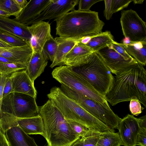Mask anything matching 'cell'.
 Segmentation results:
<instances>
[{"instance_id":"37","label":"cell","mask_w":146,"mask_h":146,"mask_svg":"<svg viewBox=\"0 0 146 146\" xmlns=\"http://www.w3.org/2000/svg\"><path fill=\"white\" fill-rule=\"evenodd\" d=\"M104 1L105 5L104 15L106 19L109 20L111 19L113 15L111 6L112 0H105Z\"/></svg>"},{"instance_id":"10","label":"cell","mask_w":146,"mask_h":146,"mask_svg":"<svg viewBox=\"0 0 146 146\" xmlns=\"http://www.w3.org/2000/svg\"><path fill=\"white\" fill-rule=\"evenodd\" d=\"M120 22L123 35L133 43L146 42V23L132 9L121 11Z\"/></svg>"},{"instance_id":"21","label":"cell","mask_w":146,"mask_h":146,"mask_svg":"<svg viewBox=\"0 0 146 146\" xmlns=\"http://www.w3.org/2000/svg\"><path fill=\"white\" fill-rule=\"evenodd\" d=\"M54 38L57 43V47L54 59L50 66L51 68L56 66L64 65V62L66 56L79 42L78 40L59 37Z\"/></svg>"},{"instance_id":"13","label":"cell","mask_w":146,"mask_h":146,"mask_svg":"<svg viewBox=\"0 0 146 146\" xmlns=\"http://www.w3.org/2000/svg\"><path fill=\"white\" fill-rule=\"evenodd\" d=\"M117 129L123 145L136 146L138 134L140 130L138 119L128 114L121 119Z\"/></svg>"},{"instance_id":"12","label":"cell","mask_w":146,"mask_h":146,"mask_svg":"<svg viewBox=\"0 0 146 146\" xmlns=\"http://www.w3.org/2000/svg\"><path fill=\"white\" fill-rule=\"evenodd\" d=\"M96 52L111 73L115 75L127 67L138 63L134 58L126 59L115 50L107 46Z\"/></svg>"},{"instance_id":"33","label":"cell","mask_w":146,"mask_h":146,"mask_svg":"<svg viewBox=\"0 0 146 146\" xmlns=\"http://www.w3.org/2000/svg\"><path fill=\"white\" fill-rule=\"evenodd\" d=\"M107 46L110 48L115 50L126 60H131L134 58L127 52L124 48L118 44V43L114 40Z\"/></svg>"},{"instance_id":"39","label":"cell","mask_w":146,"mask_h":146,"mask_svg":"<svg viewBox=\"0 0 146 146\" xmlns=\"http://www.w3.org/2000/svg\"><path fill=\"white\" fill-rule=\"evenodd\" d=\"M7 77L0 74V114L1 112V107L3 98V88L6 79Z\"/></svg>"},{"instance_id":"26","label":"cell","mask_w":146,"mask_h":146,"mask_svg":"<svg viewBox=\"0 0 146 146\" xmlns=\"http://www.w3.org/2000/svg\"><path fill=\"white\" fill-rule=\"evenodd\" d=\"M101 132L95 130L89 129L84 136L80 137L74 143L72 146H95L100 136Z\"/></svg>"},{"instance_id":"7","label":"cell","mask_w":146,"mask_h":146,"mask_svg":"<svg viewBox=\"0 0 146 146\" xmlns=\"http://www.w3.org/2000/svg\"><path fill=\"white\" fill-rule=\"evenodd\" d=\"M60 88L67 96L110 128L117 129L121 119L115 114L110 108L105 107L64 85H61Z\"/></svg>"},{"instance_id":"18","label":"cell","mask_w":146,"mask_h":146,"mask_svg":"<svg viewBox=\"0 0 146 146\" xmlns=\"http://www.w3.org/2000/svg\"><path fill=\"white\" fill-rule=\"evenodd\" d=\"M94 52L89 47L79 41L66 56L64 65L72 67L79 66L84 63L89 55Z\"/></svg>"},{"instance_id":"5","label":"cell","mask_w":146,"mask_h":146,"mask_svg":"<svg viewBox=\"0 0 146 146\" xmlns=\"http://www.w3.org/2000/svg\"><path fill=\"white\" fill-rule=\"evenodd\" d=\"M72 67L96 91L105 96L111 84L114 76L96 51L90 54L82 64Z\"/></svg>"},{"instance_id":"14","label":"cell","mask_w":146,"mask_h":146,"mask_svg":"<svg viewBox=\"0 0 146 146\" xmlns=\"http://www.w3.org/2000/svg\"><path fill=\"white\" fill-rule=\"evenodd\" d=\"M27 28L31 35L30 42L33 52L42 51L45 44L52 36L48 22L38 21Z\"/></svg>"},{"instance_id":"22","label":"cell","mask_w":146,"mask_h":146,"mask_svg":"<svg viewBox=\"0 0 146 146\" xmlns=\"http://www.w3.org/2000/svg\"><path fill=\"white\" fill-rule=\"evenodd\" d=\"M17 119L19 125L26 133L28 135L39 134L43 137V123L40 115L32 117Z\"/></svg>"},{"instance_id":"17","label":"cell","mask_w":146,"mask_h":146,"mask_svg":"<svg viewBox=\"0 0 146 146\" xmlns=\"http://www.w3.org/2000/svg\"><path fill=\"white\" fill-rule=\"evenodd\" d=\"M51 0H31L23 9L19 17L15 19L19 23L27 26L40 14L51 3Z\"/></svg>"},{"instance_id":"2","label":"cell","mask_w":146,"mask_h":146,"mask_svg":"<svg viewBox=\"0 0 146 146\" xmlns=\"http://www.w3.org/2000/svg\"><path fill=\"white\" fill-rule=\"evenodd\" d=\"M56 23V34L59 37L78 40L102 32L104 22L98 13L75 9L54 20Z\"/></svg>"},{"instance_id":"31","label":"cell","mask_w":146,"mask_h":146,"mask_svg":"<svg viewBox=\"0 0 146 146\" xmlns=\"http://www.w3.org/2000/svg\"><path fill=\"white\" fill-rule=\"evenodd\" d=\"M66 120L72 130L80 137L84 136L88 132L89 129L82 124L75 121Z\"/></svg>"},{"instance_id":"45","label":"cell","mask_w":146,"mask_h":146,"mask_svg":"<svg viewBox=\"0 0 146 146\" xmlns=\"http://www.w3.org/2000/svg\"><path fill=\"white\" fill-rule=\"evenodd\" d=\"M122 42V43H121L125 44H129L133 43L131 42L129 38H125L123 39Z\"/></svg>"},{"instance_id":"6","label":"cell","mask_w":146,"mask_h":146,"mask_svg":"<svg viewBox=\"0 0 146 146\" xmlns=\"http://www.w3.org/2000/svg\"><path fill=\"white\" fill-rule=\"evenodd\" d=\"M52 77L61 85L93 100L104 106L110 108L105 96L96 91L83 78L76 72L72 67L66 65L55 68Z\"/></svg>"},{"instance_id":"15","label":"cell","mask_w":146,"mask_h":146,"mask_svg":"<svg viewBox=\"0 0 146 146\" xmlns=\"http://www.w3.org/2000/svg\"><path fill=\"white\" fill-rule=\"evenodd\" d=\"M33 53L30 41L22 46L0 47V56L8 59L12 62L22 64L27 66Z\"/></svg>"},{"instance_id":"43","label":"cell","mask_w":146,"mask_h":146,"mask_svg":"<svg viewBox=\"0 0 146 146\" xmlns=\"http://www.w3.org/2000/svg\"><path fill=\"white\" fill-rule=\"evenodd\" d=\"M12 47L13 46L0 39V47L6 48Z\"/></svg>"},{"instance_id":"44","label":"cell","mask_w":146,"mask_h":146,"mask_svg":"<svg viewBox=\"0 0 146 146\" xmlns=\"http://www.w3.org/2000/svg\"><path fill=\"white\" fill-rule=\"evenodd\" d=\"M0 62L3 63H13L8 59L0 56Z\"/></svg>"},{"instance_id":"41","label":"cell","mask_w":146,"mask_h":146,"mask_svg":"<svg viewBox=\"0 0 146 146\" xmlns=\"http://www.w3.org/2000/svg\"><path fill=\"white\" fill-rule=\"evenodd\" d=\"M137 119L140 129H146V115L143 116Z\"/></svg>"},{"instance_id":"38","label":"cell","mask_w":146,"mask_h":146,"mask_svg":"<svg viewBox=\"0 0 146 146\" xmlns=\"http://www.w3.org/2000/svg\"><path fill=\"white\" fill-rule=\"evenodd\" d=\"M12 86L11 81L9 76L6 80L3 88V98L11 93Z\"/></svg>"},{"instance_id":"42","label":"cell","mask_w":146,"mask_h":146,"mask_svg":"<svg viewBox=\"0 0 146 146\" xmlns=\"http://www.w3.org/2000/svg\"><path fill=\"white\" fill-rule=\"evenodd\" d=\"M16 2L22 9L27 4L28 2L26 0H15Z\"/></svg>"},{"instance_id":"23","label":"cell","mask_w":146,"mask_h":146,"mask_svg":"<svg viewBox=\"0 0 146 146\" xmlns=\"http://www.w3.org/2000/svg\"><path fill=\"white\" fill-rule=\"evenodd\" d=\"M118 44L139 64L145 66L146 64V42L132 43L129 44Z\"/></svg>"},{"instance_id":"28","label":"cell","mask_w":146,"mask_h":146,"mask_svg":"<svg viewBox=\"0 0 146 146\" xmlns=\"http://www.w3.org/2000/svg\"><path fill=\"white\" fill-rule=\"evenodd\" d=\"M27 66L25 65L15 63H3L0 62V74L9 77L16 72L25 70Z\"/></svg>"},{"instance_id":"40","label":"cell","mask_w":146,"mask_h":146,"mask_svg":"<svg viewBox=\"0 0 146 146\" xmlns=\"http://www.w3.org/2000/svg\"><path fill=\"white\" fill-rule=\"evenodd\" d=\"M0 146H9L6 138L0 129Z\"/></svg>"},{"instance_id":"4","label":"cell","mask_w":146,"mask_h":146,"mask_svg":"<svg viewBox=\"0 0 146 146\" xmlns=\"http://www.w3.org/2000/svg\"><path fill=\"white\" fill-rule=\"evenodd\" d=\"M47 96L66 119L76 121L89 129L95 130L101 132L114 130L87 111L74 100L67 96L60 88L53 87Z\"/></svg>"},{"instance_id":"1","label":"cell","mask_w":146,"mask_h":146,"mask_svg":"<svg viewBox=\"0 0 146 146\" xmlns=\"http://www.w3.org/2000/svg\"><path fill=\"white\" fill-rule=\"evenodd\" d=\"M113 76L111 84L105 96L112 106L131 99L138 100L146 106V71L138 63L131 65Z\"/></svg>"},{"instance_id":"32","label":"cell","mask_w":146,"mask_h":146,"mask_svg":"<svg viewBox=\"0 0 146 146\" xmlns=\"http://www.w3.org/2000/svg\"><path fill=\"white\" fill-rule=\"evenodd\" d=\"M132 0H112L111 11L113 14L127 7Z\"/></svg>"},{"instance_id":"48","label":"cell","mask_w":146,"mask_h":146,"mask_svg":"<svg viewBox=\"0 0 146 146\" xmlns=\"http://www.w3.org/2000/svg\"><path fill=\"white\" fill-rule=\"evenodd\" d=\"M48 146L47 145H46V146ZM70 146H72V145Z\"/></svg>"},{"instance_id":"20","label":"cell","mask_w":146,"mask_h":146,"mask_svg":"<svg viewBox=\"0 0 146 146\" xmlns=\"http://www.w3.org/2000/svg\"><path fill=\"white\" fill-rule=\"evenodd\" d=\"M48 60L47 57L43 51L39 52H33L26 70L33 83L43 72L47 65Z\"/></svg>"},{"instance_id":"11","label":"cell","mask_w":146,"mask_h":146,"mask_svg":"<svg viewBox=\"0 0 146 146\" xmlns=\"http://www.w3.org/2000/svg\"><path fill=\"white\" fill-rule=\"evenodd\" d=\"M79 1L78 0H51V3L31 22L29 26L38 21L54 19V20L61 18L74 10Z\"/></svg>"},{"instance_id":"47","label":"cell","mask_w":146,"mask_h":146,"mask_svg":"<svg viewBox=\"0 0 146 146\" xmlns=\"http://www.w3.org/2000/svg\"><path fill=\"white\" fill-rule=\"evenodd\" d=\"M144 0H132L133 3L135 4H142Z\"/></svg>"},{"instance_id":"19","label":"cell","mask_w":146,"mask_h":146,"mask_svg":"<svg viewBox=\"0 0 146 146\" xmlns=\"http://www.w3.org/2000/svg\"><path fill=\"white\" fill-rule=\"evenodd\" d=\"M0 30L13 35L27 41H30L31 35L27 26L14 19L0 15Z\"/></svg>"},{"instance_id":"9","label":"cell","mask_w":146,"mask_h":146,"mask_svg":"<svg viewBox=\"0 0 146 146\" xmlns=\"http://www.w3.org/2000/svg\"><path fill=\"white\" fill-rule=\"evenodd\" d=\"M0 129L5 135L9 146H38L34 138L19 126L17 117L11 114L1 112Z\"/></svg>"},{"instance_id":"30","label":"cell","mask_w":146,"mask_h":146,"mask_svg":"<svg viewBox=\"0 0 146 146\" xmlns=\"http://www.w3.org/2000/svg\"><path fill=\"white\" fill-rule=\"evenodd\" d=\"M57 47V43L54 38L52 36L45 44L42 51L48 60L52 62L54 57Z\"/></svg>"},{"instance_id":"3","label":"cell","mask_w":146,"mask_h":146,"mask_svg":"<svg viewBox=\"0 0 146 146\" xmlns=\"http://www.w3.org/2000/svg\"><path fill=\"white\" fill-rule=\"evenodd\" d=\"M39 114L48 146H70L80 137L50 100L39 108Z\"/></svg>"},{"instance_id":"49","label":"cell","mask_w":146,"mask_h":146,"mask_svg":"<svg viewBox=\"0 0 146 146\" xmlns=\"http://www.w3.org/2000/svg\"></svg>"},{"instance_id":"16","label":"cell","mask_w":146,"mask_h":146,"mask_svg":"<svg viewBox=\"0 0 146 146\" xmlns=\"http://www.w3.org/2000/svg\"><path fill=\"white\" fill-rule=\"evenodd\" d=\"M9 77L12 84L11 93L24 94L36 99L37 91L26 70L13 73Z\"/></svg>"},{"instance_id":"29","label":"cell","mask_w":146,"mask_h":146,"mask_svg":"<svg viewBox=\"0 0 146 146\" xmlns=\"http://www.w3.org/2000/svg\"><path fill=\"white\" fill-rule=\"evenodd\" d=\"M0 39L13 46H22L28 42L12 34L1 30H0Z\"/></svg>"},{"instance_id":"34","label":"cell","mask_w":146,"mask_h":146,"mask_svg":"<svg viewBox=\"0 0 146 146\" xmlns=\"http://www.w3.org/2000/svg\"><path fill=\"white\" fill-rule=\"evenodd\" d=\"M130 101L129 107L131 112L133 115L138 116L144 108L141 106V103L137 100L131 99Z\"/></svg>"},{"instance_id":"36","label":"cell","mask_w":146,"mask_h":146,"mask_svg":"<svg viewBox=\"0 0 146 146\" xmlns=\"http://www.w3.org/2000/svg\"><path fill=\"white\" fill-rule=\"evenodd\" d=\"M136 145L146 146V129H140L137 136Z\"/></svg>"},{"instance_id":"35","label":"cell","mask_w":146,"mask_h":146,"mask_svg":"<svg viewBox=\"0 0 146 146\" xmlns=\"http://www.w3.org/2000/svg\"><path fill=\"white\" fill-rule=\"evenodd\" d=\"M102 0H80L78 2V10L82 11H90L91 7L96 3Z\"/></svg>"},{"instance_id":"27","label":"cell","mask_w":146,"mask_h":146,"mask_svg":"<svg viewBox=\"0 0 146 146\" xmlns=\"http://www.w3.org/2000/svg\"><path fill=\"white\" fill-rule=\"evenodd\" d=\"M0 9L8 13L10 16L17 19L22 11L21 8L15 0H0Z\"/></svg>"},{"instance_id":"8","label":"cell","mask_w":146,"mask_h":146,"mask_svg":"<svg viewBox=\"0 0 146 146\" xmlns=\"http://www.w3.org/2000/svg\"><path fill=\"white\" fill-rule=\"evenodd\" d=\"M36 99L24 94L11 93L3 98L1 112L20 118L37 116L40 115L39 108Z\"/></svg>"},{"instance_id":"25","label":"cell","mask_w":146,"mask_h":146,"mask_svg":"<svg viewBox=\"0 0 146 146\" xmlns=\"http://www.w3.org/2000/svg\"><path fill=\"white\" fill-rule=\"evenodd\" d=\"M123 144L118 132L115 131L101 132L100 138L95 146H121Z\"/></svg>"},{"instance_id":"24","label":"cell","mask_w":146,"mask_h":146,"mask_svg":"<svg viewBox=\"0 0 146 146\" xmlns=\"http://www.w3.org/2000/svg\"><path fill=\"white\" fill-rule=\"evenodd\" d=\"M114 40L113 36L111 32L106 31L91 36L90 40L86 45L94 51H96L111 44Z\"/></svg>"},{"instance_id":"46","label":"cell","mask_w":146,"mask_h":146,"mask_svg":"<svg viewBox=\"0 0 146 146\" xmlns=\"http://www.w3.org/2000/svg\"><path fill=\"white\" fill-rule=\"evenodd\" d=\"M0 15L5 16L9 17L10 16L9 14L8 13L1 9H0Z\"/></svg>"}]
</instances>
